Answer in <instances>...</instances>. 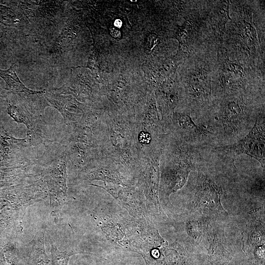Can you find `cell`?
<instances>
[{
	"instance_id": "obj_1",
	"label": "cell",
	"mask_w": 265,
	"mask_h": 265,
	"mask_svg": "<svg viewBox=\"0 0 265 265\" xmlns=\"http://www.w3.org/2000/svg\"><path fill=\"white\" fill-rule=\"evenodd\" d=\"M236 94L224 96L214 112L208 114L205 120L213 131L215 146L238 141L265 114L255 110L248 99L242 95Z\"/></svg>"
},
{
	"instance_id": "obj_2",
	"label": "cell",
	"mask_w": 265,
	"mask_h": 265,
	"mask_svg": "<svg viewBox=\"0 0 265 265\" xmlns=\"http://www.w3.org/2000/svg\"><path fill=\"white\" fill-rule=\"evenodd\" d=\"M101 155L122 168L140 170L135 119L121 114L104 115L100 136Z\"/></svg>"
},
{
	"instance_id": "obj_3",
	"label": "cell",
	"mask_w": 265,
	"mask_h": 265,
	"mask_svg": "<svg viewBox=\"0 0 265 265\" xmlns=\"http://www.w3.org/2000/svg\"><path fill=\"white\" fill-rule=\"evenodd\" d=\"M102 119L82 118L74 125L66 148L69 160L78 168L82 169L93 159L101 155L100 136Z\"/></svg>"
},
{
	"instance_id": "obj_4",
	"label": "cell",
	"mask_w": 265,
	"mask_h": 265,
	"mask_svg": "<svg viewBox=\"0 0 265 265\" xmlns=\"http://www.w3.org/2000/svg\"><path fill=\"white\" fill-rule=\"evenodd\" d=\"M13 3L22 19L29 22L33 33L41 37L53 34L62 18V1L19 0Z\"/></svg>"
},
{
	"instance_id": "obj_5",
	"label": "cell",
	"mask_w": 265,
	"mask_h": 265,
	"mask_svg": "<svg viewBox=\"0 0 265 265\" xmlns=\"http://www.w3.org/2000/svg\"><path fill=\"white\" fill-rule=\"evenodd\" d=\"M161 121L164 133L189 145H215L214 134L210 125L206 121L197 124L188 112L174 111Z\"/></svg>"
},
{
	"instance_id": "obj_6",
	"label": "cell",
	"mask_w": 265,
	"mask_h": 265,
	"mask_svg": "<svg viewBox=\"0 0 265 265\" xmlns=\"http://www.w3.org/2000/svg\"><path fill=\"white\" fill-rule=\"evenodd\" d=\"M265 114L256 121L250 131L238 141L226 145L212 146L221 154L235 159L241 154L257 160L263 168L265 164Z\"/></svg>"
},
{
	"instance_id": "obj_7",
	"label": "cell",
	"mask_w": 265,
	"mask_h": 265,
	"mask_svg": "<svg viewBox=\"0 0 265 265\" xmlns=\"http://www.w3.org/2000/svg\"><path fill=\"white\" fill-rule=\"evenodd\" d=\"M0 77L17 97L20 105L33 114L42 116L45 107L49 106L44 97L45 89L35 91L27 88L18 77L14 63L7 70L0 69Z\"/></svg>"
},
{
	"instance_id": "obj_8",
	"label": "cell",
	"mask_w": 265,
	"mask_h": 265,
	"mask_svg": "<svg viewBox=\"0 0 265 265\" xmlns=\"http://www.w3.org/2000/svg\"><path fill=\"white\" fill-rule=\"evenodd\" d=\"M68 160L65 151L55 158L44 172L45 182L49 189L50 206L53 212L60 209L66 199Z\"/></svg>"
},
{
	"instance_id": "obj_9",
	"label": "cell",
	"mask_w": 265,
	"mask_h": 265,
	"mask_svg": "<svg viewBox=\"0 0 265 265\" xmlns=\"http://www.w3.org/2000/svg\"><path fill=\"white\" fill-rule=\"evenodd\" d=\"M185 88L188 100L200 110H205L212 103V90L209 72L198 67L187 74Z\"/></svg>"
},
{
	"instance_id": "obj_10",
	"label": "cell",
	"mask_w": 265,
	"mask_h": 265,
	"mask_svg": "<svg viewBox=\"0 0 265 265\" xmlns=\"http://www.w3.org/2000/svg\"><path fill=\"white\" fill-rule=\"evenodd\" d=\"M44 97L49 106L57 110L63 117L64 123L72 127L78 123L87 111L73 96L60 87L45 89Z\"/></svg>"
},
{
	"instance_id": "obj_11",
	"label": "cell",
	"mask_w": 265,
	"mask_h": 265,
	"mask_svg": "<svg viewBox=\"0 0 265 265\" xmlns=\"http://www.w3.org/2000/svg\"><path fill=\"white\" fill-rule=\"evenodd\" d=\"M122 168L110 159L100 156L80 169V178L91 182L101 180L112 182H121L119 169Z\"/></svg>"
},
{
	"instance_id": "obj_12",
	"label": "cell",
	"mask_w": 265,
	"mask_h": 265,
	"mask_svg": "<svg viewBox=\"0 0 265 265\" xmlns=\"http://www.w3.org/2000/svg\"><path fill=\"white\" fill-rule=\"evenodd\" d=\"M7 110L16 122L24 124L27 128L26 138L29 144L36 145L43 141L41 116L33 114L20 105L9 104Z\"/></svg>"
},
{
	"instance_id": "obj_13",
	"label": "cell",
	"mask_w": 265,
	"mask_h": 265,
	"mask_svg": "<svg viewBox=\"0 0 265 265\" xmlns=\"http://www.w3.org/2000/svg\"><path fill=\"white\" fill-rule=\"evenodd\" d=\"M16 190L0 189V234L10 233L18 206Z\"/></svg>"
},
{
	"instance_id": "obj_14",
	"label": "cell",
	"mask_w": 265,
	"mask_h": 265,
	"mask_svg": "<svg viewBox=\"0 0 265 265\" xmlns=\"http://www.w3.org/2000/svg\"><path fill=\"white\" fill-rule=\"evenodd\" d=\"M45 227L39 230L29 243V258L32 265H51L44 247Z\"/></svg>"
},
{
	"instance_id": "obj_15",
	"label": "cell",
	"mask_w": 265,
	"mask_h": 265,
	"mask_svg": "<svg viewBox=\"0 0 265 265\" xmlns=\"http://www.w3.org/2000/svg\"><path fill=\"white\" fill-rule=\"evenodd\" d=\"M0 265H19L16 243L10 233L0 234Z\"/></svg>"
},
{
	"instance_id": "obj_16",
	"label": "cell",
	"mask_w": 265,
	"mask_h": 265,
	"mask_svg": "<svg viewBox=\"0 0 265 265\" xmlns=\"http://www.w3.org/2000/svg\"><path fill=\"white\" fill-rule=\"evenodd\" d=\"M51 245V265H68L70 257L77 253L73 250L64 251L59 250L52 240Z\"/></svg>"
},
{
	"instance_id": "obj_17",
	"label": "cell",
	"mask_w": 265,
	"mask_h": 265,
	"mask_svg": "<svg viewBox=\"0 0 265 265\" xmlns=\"http://www.w3.org/2000/svg\"><path fill=\"white\" fill-rule=\"evenodd\" d=\"M0 23L5 26H18L20 19L12 9L0 4Z\"/></svg>"
},
{
	"instance_id": "obj_18",
	"label": "cell",
	"mask_w": 265,
	"mask_h": 265,
	"mask_svg": "<svg viewBox=\"0 0 265 265\" xmlns=\"http://www.w3.org/2000/svg\"><path fill=\"white\" fill-rule=\"evenodd\" d=\"M159 42V37L154 33H150L148 35L146 42V51L148 53L151 52L154 48Z\"/></svg>"
},
{
	"instance_id": "obj_19",
	"label": "cell",
	"mask_w": 265,
	"mask_h": 265,
	"mask_svg": "<svg viewBox=\"0 0 265 265\" xmlns=\"http://www.w3.org/2000/svg\"><path fill=\"white\" fill-rule=\"evenodd\" d=\"M2 27H0V44L2 42V40L4 36V30Z\"/></svg>"
},
{
	"instance_id": "obj_20",
	"label": "cell",
	"mask_w": 265,
	"mask_h": 265,
	"mask_svg": "<svg viewBox=\"0 0 265 265\" xmlns=\"http://www.w3.org/2000/svg\"><path fill=\"white\" fill-rule=\"evenodd\" d=\"M114 25L118 28L122 26L121 21L119 19L116 20L114 22Z\"/></svg>"
}]
</instances>
